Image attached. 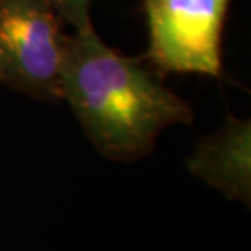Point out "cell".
<instances>
[{
	"instance_id": "6da1fadb",
	"label": "cell",
	"mask_w": 251,
	"mask_h": 251,
	"mask_svg": "<svg viewBox=\"0 0 251 251\" xmlns=\"http://www.w3.org/2000/svg\"><path fill=\"white\" fill-rule=\"evenodd\" d=\"M61 100L95 149L114 162L147 157L165 129L194 121L189 103L157 70L109 48L93 25L67 38Z\"/></svg>"
},
{
	"instance_id": "7a4b0ae2",
	"label": "cell",
	"mask_w": 251,
	"mask_h": 251,
	"mask_svg": "<svg viewBox=\"0 0 251 251\" xmlns=\"http://www.w3.org/2000/svg\"><path fill=\"white\" fill-rule=\"evenodd\" d=\"M67 38L49 0H0V85L61 101Z\"/></svg>"
},
{
	"instance_id": "3957f363",
	"label": "cell",
	"mask_w": 251,
	"mask_h": 251,
	"mask_svg": "<svg viewBox=\"0 0 251 251\" xmlns=\"http://www.w3.org/2000/svg\"><path fill=\"white\" fill-rule=\"evenodd\" d=\"M232 0H144L145 59L160 74L222 77V31Z\"/></svg>"
},
{
	"instance_id": "277c9868",
	"label": "cell",
	"mask_w": 251,
	"mask_h": 251,
	"mask_svg": "<svg viewBox=\"0 0 251 251\" xmlns=\"http://www.w3.org/2000/svg\"><path fill=\"white\" fill-rule=\"evenodd\" d=\"M250 137L248 119L228 116L219 132L199 142L188 162L191 173L230 199L250 202Z\"/></svg>"
},
{
	"instance_id": "5b68a950",
	"label": "cell",
	"mask_w": 251,
	"mask_h": 251,
	"mask_svg": "<svg viewBox=\"0 0 251 251\" xmlns=\"http://www.w3.org/2000/svg\"><path fill=\"white\" fill-rule=\"evenodd\" d=\"M61 20H65L75 28L85 29L92 26V18H90V5L92 0H49Z\"/></svg>"
}]
</instances>
